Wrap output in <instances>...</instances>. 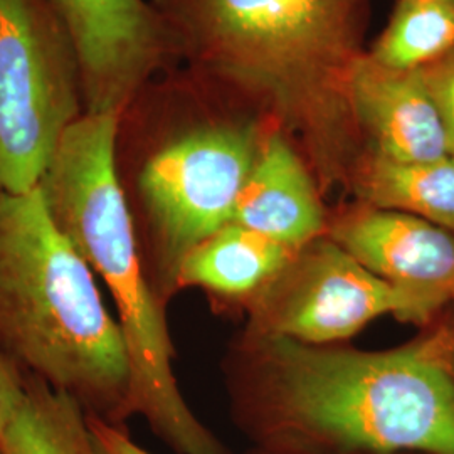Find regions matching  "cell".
<instances>
[{"mask_svg": "<svg viewBox=\"0 0 454 454\" xmlns=\"http://www.w3.org/2000/svg\"><path fill=\"white\" fill-rule=\"evenodd\" d=\"M179 56L204 80L256 98L301 137L322 182L357 144L350 84L362 0H153Z\"/></svg>", "mask_w": 454, "mask_h": 454, "instance_id": "1", "label": "cell"}, {"mask_svg": "<svg viewBox=\"0 0 454 454\" xmlns=\"http://www.w3.org/2000/svg\"><path fill=\"white\" fill-rule=\"evenodd\" d=\"M116 114H84L39 182L54 223L106 285L130 357L129 414L177 454H229L180 394L162 301L146 278L130 204L116 168Z\"/></svg>", "mask_w": 454, "mask_h": 454, "instance_id": "2", "label": "cell"}, {"mask_svg": "<svg viewBox=\"0 0 454 454\" xmlns=\"http://www.w3.org/2000/svg\"><path fill=\"white\" fill-rule=\"evenodd\" d=\"M0 352L123 427L131 367L97 278L51 217L41 189L0 192Z\"/></svg>", "mask_w": 454, "mask_h": 454, "instance_id": "3", "label": "cell"}, {"mask_svg": "<svg viewBox=\"0 0 454 454\" xmlns=\"http://www.w3.org/2000/svg\"><path fill=\"white\" fill-rule=\"evenodd\" d=\"M271 387L258 422L281 450L454 454V377L434 345L322 350L268 339Z\"/></svg>", "mask_w": 454, "mask_h": 454, "instance_id": "4", "label": "cell"}, {"mask_svg": "<svg viewBox=\"0 0 454 454\" xmlns=\"http://www.w3.org/2000/svg\"><path fill=\"white\" fill-rule=\"evenodd\" d=\"M84 112L78 49L52 0H0V192L37 189Z\"/></svg>", "mask_w": 454, "mask_h": 454, "instance_id": "5", "label": "cell"}, {"mask_svg": "<svg viewBox=\"0 0 454 454\" xmlns=\"http://www.w3.org/2000/svg\"><path fill=\"white\" fill-rule=\"evenodd\" d=\"M258 152L251 127L223 121L182 127L146 152L133 191L153 241L160 301L177 290L185 256L234 221Z\"/></svg>", "mask_w": 454, "mask_h": 454, "instance_id": "6", "label": "cell"}, {"mask_svg": "<svg viewBox=\"0 0 454 454\" xmlns=\"http://www.w3.org/2000/svg\"><path fill=\"white\" fill-rule=\"evenodd\" d=\"M268 285L258 315L270 337L317 345L350 337L382 315L411 322L406 298L333 239L300 247Z\"/></svg>", "mask_w": 454, "mask_h": 454, "instance_id": "7", "label": "cell"}, {"mask_svg": "<svg viewBox=\"0 0 454 454\" xmlns=\"http://www.w3.org/2000/svg\"><path fill=\"white\" fill-rule=\"evenodd\" d=\"M82 63L84 106L120 114L179 56L162 17L146 0H52Z\"/></svg>", "mask_w": 454, "mask_h": 454, "instance_id": "8", "label": "cell"}, {"mask_svg": "<svg viewBox=\"0 0 454 454\" xmlns=\"http://www.w3.org/2000/svg\"><path fill=\"white\" fill-rule=\"evenodd\" d=\"M332 238L401 293L422 324L454 300V234L404 212L369 207L341 219Z\"/></svg>", "mask_w": 454, "mask_h": 454, "instance_id": "9", "label": "cell"}, {"mask_svg": "<svg viewBox=\"0 0 454 454\" xmlns=\"http://www.w3.org/2000/svg\"><path fill=\"white\" fill-rule=\"evenodd\" d=\"M350 99L358 129L372 138L373 153L401 163L450 157L448 135L421 69H389L364 54L352 74Z\"/></svg>", "mask_w": 454, "mask_h": 454, "instance_id": "10", "label": "cell"}, {"mask_svg": "<svg viewBox=\"0 0 454 454\" xmlns=\"http://www.w3.org/2000/svg\"><path fill=\"white\" fill-rule=\"evenodd\" d=\"M300 249L324 227V211L305 163L279 135H270L244 184L234 221Z\"/></svg>", "mask_w": 454, "mask_h": 454, "instance_id": "11", "label": "cell"}, {"mask_svg": "<svg viewBox=\"0 0 454 454\" xmlns=\"http://www.w3.org/2000/svg\"><path fill=\"white\" fill-rule=\"evenodd\" d=\"M298 249L231 223L194 247L180 264L177 288L244 294L270 283Z\"/></svg>", "mask_w": 454, "mask_h": 454, "instance_id": "12", "label": "cell"}, {"mask_svg": "<svg viewBox=\"0 0 454 454\" xmlns=\"http://www.w3.org/2000/svg\"><path fill=\"white\" fill-rule=\"evenodd\" d=\"M356 187L372 207L421 217L454 234V157L401 163L372 153L356 167Z\"/></svg>", "mask_w": 454, "mask_h": 454, "instance_id": "13", "label": "cell"}, {"mask_svg": "<svg viewBox=\"0 0 454 454\" xmlns=\"http://www.w3.org/2000/svg\"><path fill=\"white\" fill-rule=\"evenodd\" d=\"M0 454H98L80 403L26 373V392L4 433Z\"/></svg>", "mask_w": 454, "mask_h": 454, "instance_id": "14", "label": "cell"}, {"mask_svg": "<svg viewBox=\"0 0 454 454\" xmlns=\"http://www.w3.org/2000/svg\"><path fill=\"white\" fill-rule=\"evenodd\" d=\"M454 51V0H401L369 54L397 71H418Z\"/></svg>", "mask_w": 454, "mask_h": 454, "instance_id": "15", "label": "cell"}, {"mask_svg": "<svg viewBox=\"0 0 454 454\" xmlns=\"http://www.w3.org/2000/svg\"><path fill=\"white\" fill-rule=\"evenodd\" d=\"M426 86L438 106L448 135L450 155L454 157V51L421 69Z\"/></svg>", "mask_w": 454, "mask_h": 454, "instance_id": "16", "label": "cell"}, {"mask_svg": "<svg viewBox=\"0 0 454 454\" xmlns=\"http://www.w3.org/2000/svg\"><path fill=\"white\" fill-rule=\"evenodd\" d=\"M26 392V373L0 352V434L16 414Z\"/></svg>", "mask_w": 454, "mask_h": 454, "instance_id": "17", "label": "cell"}, {"mask_svg": "<svg viewBox=\"0 0 454 454\" xmlns=\"http://www.w3.org/2000/svg\"><path fill=\"white\" fill-rule=\"evenodd\" d=\"M88 426L98 454H152L129 436L125 427L88 416Z\"/></svg>", "mask_w": 454, "mask_h": 454, "instance_id": "18", "label": "cell"}]
</instances>
